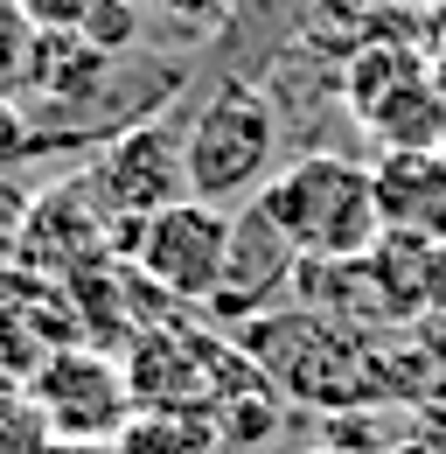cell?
<instances>
[{"label": "cell", "instance_id": "1", "mask_svg": "<svg viewBox=\"0 0 446 454\" xmlns=\"http://www.w3.org/2000/svg\"><path fill=\"white\" fill-rule=\"evenodd\" d=\"M258 210L273 217L293 252L307 266H349V259H370L384 245V217H377V175L370 161H349V154H300L258 189Z\"/></svg>", "mask_w": 446, "mask_h": 454}, {"label": "cell", "instance_id": "2", "mask_svg": "<svg viewBox=\"0 0 446 454\" xmlns=\"http://www.w3.org/2000/svg\"><path fill=\"white\" fill-rule=\"evenodd\" d=\"M181 154L196 203H258V189L279 175V106L251 77H217L181 119Z\"/></svg>", "mask_w": 446, "mask_h": 454}, {"label": "cell", "instance_id": "3", "mask_svg": "<svg viewBox=\"0 0 446 454\" xmlns=\"http://www.w3.org/2000/svg\"><path fill=\"white\" fill-rule=\"evenodd\" d=\"M237 349L258 364V378L286 398H314V405H363L370 392H384L377 378V349L356 342L342 322L328 315H307V308H273L258 322H244Z\"/></svg>", "mask_w": 446, "mask_h": 454}, {"label": "cell", "instance_id": "4", "mask_svg": "<svg viewBox=\"0 0 446 454\" xmlns=\"http://www.w3.org/2000/svg\"><path fill=\"white\" fill-rule=\"evenodd\" d=\"M133 231L112 217V203L98 196L91 168L84 175H63L50 189H35L21 210H14V238H7V259L14 273L28 280H84L98 273L105 259H126Z\"/></svg>", "mask_w": 446, "mask_h": 454}, {"label": "cell", "instance_id": "5", "mask_svg": "<svg viewBox=\"0 0 446 454\" xmlns=\"http://www.w3.org/2000/svg\"><path fill=\"white\" fill-rule=\"evenodd\" d=\"M91 182L112 203V217L126 231H140L147 217H161L174 203H188V154H181V113L161 106V113L133 119L126 133H112L105 154L91 161Z\"/></svg>", "mask_w": 446, "mask_h": 454}, {"label": "cell", "instance_id": "6", "mask_svg": "<svg viewBox=\"0 0 446 454\" xmlns=\"http://www.w3.org/2000/svg\"><path fill=\"white\" fill-rule=\"evenodd\" d=\"M223 252H230V210L196 203V196L161 210V217H147V224L133 231V245H126L133 273L154 286V294H167L174 308H210L217 301Z\"/></svg>", "mask_w": 446, "mask_h": 454}, {"label": "cell", "instance_id": "7", "mask_svg": "<svg viewBox=\"0 0 446 454\" xmlns=\"http://www.w3.org/2000/svg\"><path fill=\"white\" fill-rule=\"evenodd\" d=\"M28 398H35L42 427H50V441H84V448H105L112 434L133 419L126 364H112L105 349H91V342L56 349L50 364L28 378Z\"/></svg>", "mask_w": 446, "mask_h": 454}, {"label": "cell", "instance_id": "8", "mask_svg": "<svg viewBox=\"0 0 446 454\" xmlns=\"http://www.w3.org/2000/svg\"><path fill=\"white\" fill-rule=\"evenodd\" d=\"M293 280H300L293 238H286L258 203L230 210V252H223V280H217V301H210V308H217L223 322H258V315H273V301Z\"/></svg>", "mask_w": 446, "mask_h": 454}, {"label": "cell", "instance_id": "9", "mask_svg": "<svg viewBox=\"0 0 446 454\" xmlns=\"http://www.w3.org/2000/svg\"><path fill=\"white\" fill-rule=\"evenodd\" d=\"M370 175H377L384 245H411V252L446 245V154L440 147H397Z\"/></svg>", "mask_w": 446, "mask_h": 454}, {"label": "cell", "instance_id": "10", "mask_svg": "<svg viewBox=\"0 0 446 454\" xmlns=\"http://www.w3.org/2000/svg\"><path fill=\"white\" fill-rule=\"evenodd\" d=\"M105 454H217V427L188 412H133L105 441Z\"/></svg>", "mask_w": 446, "mask_h": 454}, {"label": "cell", "instance_id": "11", "mask_svg": "<svg viewBox=\"0 0 446 454\" xmlns=\"http://www.w3.org/2000/svg\"><path fill=\"white\" fill-rule=\"evenodd\" d=\"M42 448H50V427H42L35 398L0 378V454H42Z\"/></svg>", "mask_w": 446, "mask_h": 454}, {"label": "cell", "instance_id": "12", "mask_svg": "<svg viewBox=\"0 0 446 454\" xmlns=\"http://www.w3.org/2000/svg\"><path fill=\"white\" fill-rule=\"evenodd\" d=\"M140 14L147 7H133V0H98V14L77 28L98 57H119V50H133V35H140Z\"/></svg>", "mask_w": 446, "mask_h": 454}, {"label": "cell", "instance_id": "13", "mask_svg": "<svg viewBox=\"0 0 446 454\" xmlns=\"http://www.w3.org/2000/svg\"><path fill=\"white\" fill-rule=\"evenodd\" d=\"M14 14H21L35 35H77V28L98 14V0H14Z\"/></svg>", "mask_w": 446, "mask_h": 454}, {"label": "cell", "instance_id": "14", "mask_svg": "<svg viewBox=\"0 0 446 454\" xmlns=\"http://www.w3.org/2000/svg\"><path fill=\"white\" fill-rule=\"evenodd\" d=\"M7 154H21V119H14L7 98H0V161H7Z\"/></svg>", "mask_w": 446, "mask_h": 454}, {"label": "cell", "instance_id": "15", "mask_svg": "<svg viewBox=\"0 0 446 454\" xmlns=\"http://www.w3.org/2000/svg\"><path fill=\"white\" fill-rule=\"evenodd\" d=\"M133 7H167V14H203V0H133Z\"/></svg>", "mask_w": 446, "mask_h": 454}, {"label": "cell", "instance_id": "16", "mask_svg": "<svg viewBox=\"0 0 446 454\" xmlns=\"http://www.w3.org/2000/svg\"><path fill=\"white\" fill-rule=\"evenodd\" d=\"M42 454H105V448H84V441H50Z\"/></svg>", "mask_w": 446, "mask_h": 454}, {"label": "cell", "instance_id": "17", "mask_svg": "<svg viewBox=\"0 0 446 454\" xmlns=\"http://www.w3.org/2000/svg\"><path fill=\"white\" fill-rule=\"evenodd\" d=\"M390 454H446V448H433V441H397Z\"/></svg>", "mask_w": 446, "mask_h": 454}, {"label": "cell", "instance_id": "18", "mask_svg": "<svg viewBox=\"0 0 446 454\" xmlns=\"http://www.w3.org/2000/svg\"><path fill=\"white\" fill-rule=\"evenodd\" d=\"M314 454H349V448H328V441H321V448H314Z\"/></svg>", "mask_w": 446, "mask_h": 454}, {"label": "cell", "instance_id": "19", "mask_svg": "<svg viewBox=\"0 0 446 454\" xmlns=\"http://www.w3.org/2000/svg\"><path fill=\"white\" fill-rule=\"evenodd\" d=\"M0 7H7V0H0Z\"/></svg>", "mask_w": 446, "mask_h": 454}]
</instances>
